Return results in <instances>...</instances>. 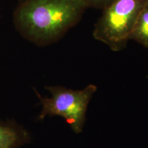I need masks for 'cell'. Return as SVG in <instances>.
<instances>
[{"label": "cell", "mask_w": 148, "mask_h": 148, "mask_svg": "<svg viewBox=\"0 0 148 148\" xmlns=\"http://www.w3.org/2000/svg\"><path fill=\"white\" fill-rule=\"evenodd\" d=\"M50 97L38 95L42 104V110L38 119L47 116L63 117L76 134L82 132L86 120L87 107L97 86L89 84L82 90H73L63 86H48Z\"/></svg>", "instance_id": "3"}, {"label": "cell", "mask_w": 148, "mask_h": 148, "mask_svg": "<svg viewBox=\"0 0 148 148\" xmlns=\"http://www.w3.org/2000/svg\"><path fill=\"white\" fill-rule=\"evenodd\" d=\"M129 40H134L145 47H148V3L140 12L130 34Z\"/></svg>", "instance_id": "5"}, {"label": "cell", "mask_w": 148, "mask_h": 148, "mask_svg": "<svg viewBox=\"0 0 148 148\" xmlns=\"http://www.w3.org/2000/svg\"><path fill=\"white\" fill-rule=\"evenodd\" d=\"M115 0H83L88 8L104 9L110 5Z\"/></svg>", "instance_id": "6"}, {"label": "cell", "mask_w": 148, "mask_h": 148, "mask_svg": "<svg viewBox=\"0 0 148 148\" xmlns=\"http://www.w3.org/2000/svg\"><path fill=\"white\" fill-rule=\"evenodd\" d=\"M29 140V136L21 127L0 125V148H19Z\"/></svg>", "instance_id": "4"}, {"label": "cell", "mask_w": 148, "mask_h": 148, "mask_svg": "<svg viewBox=\"0 0 148 148\" xmlns=\"http://www.w3.org/2000/svg\"><path fill=\"white\" fill-rule=\"evenodd\" d=\"M86 8L83 0H24L15 10L14 21L25 38L45 45L73 27Z\"/></svg>", "instance_id": "1"}, {"label": "cell", "mask_w": 148, "mask_h": 148, "mask_svg": "<svg viewBox=\"0 0 148 148\" xmlns=\"http://www.w3.org/2000/svg\"><path fill=\"white\" fill-rule=\"evenodd\" d=\"M148 0H115L103 9L95 25L94 38L108 46L111 50L123 49L140 12Z\"/></svg>", "instance_id": "2"}]
</instances>
